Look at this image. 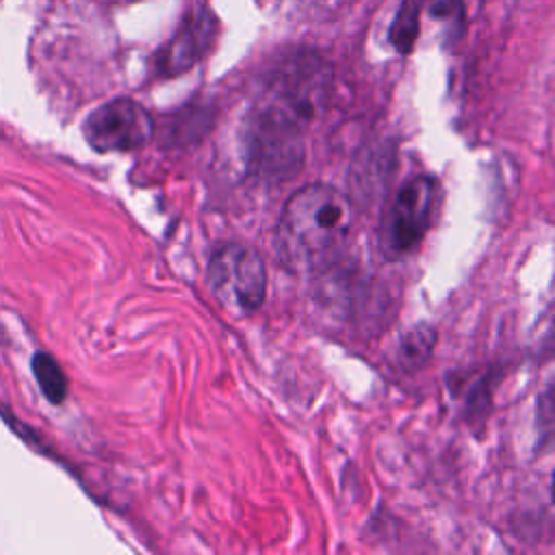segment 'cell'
<instances>
[{"instance_id":"obj_5","label":"cell","mask_w":555,"mask_h":555,"mask_svg":"<svg viewBox=\"0 0 555 555\" xmlns=\"http://www.w3.org/2000/svg\"><path fill=\"white\" fill-rule=\"evenodd\" d=\"M154 132L150 113L130 98H115L91 111L82 124L87 143L102 154L134 152L143 147Z\"/></svg>"},{"instance_id":"obj_8","label":"cell","mask_w":555,"mask_h":555,"mask_svg":"<svg viewBox=\"0 0 555 555\" xmlns=\"http://www.w3.org/2000/svg\"><path fill=\"white\" fill-rule=\"evenodd\" d=\"M421 11H423V0H403L390 24V33H388L390 43L403 54H408L414 48Z\"/></svg>"},{"instance_id":"obj_3","label":"cell","mask_w":555,"mask_h":555,"mask_svg":"<svg viewBox=\"0 0 555 555\" xmlns=\"http://www.w3.org/2000/svg\"><path fill=\"white\" fill-rule=\"evenodd\" d=\"M206 282L223 308L234 314H251L267 295V264L254 247L223 243L208 260Z\"/></svg>"},{"instance_id":"obj_1","label":"cell","mask_w":555,"mask_h":555,"mask_svg":"<svg viewBox=\"0 0 555 555\" xmlns=\"http://www.w3.org/2000/svg\"><path fill=\"white\" fill-rule=\"evenodd\" d=\"M332 65L314 50L280 59L247 117L249 163L260 176L288 178L304 163V134L330 102Z\"/></svg>"},{"instance_id":"obj_4","label":"cell","mask_w":555,"mask_h":555,"mask_svg":"<svg viewBox=\"0 0 555 555\" xmlns=\"http://www.w3.org/2000/svg\"><path fill=\"white\" fill-rule=\"evenodd\" d=\"M440 206V184L431 176H414L401 184L388 204L382 238L390 256L410 251L431 228Z\"/></svg>"},{"instance_id":"obj_7","label":"cell","mask_w":555,"mask_h":555,"mask_svg":"<svg viewBox=\"0 0 555 555\" xmlns=\"http://www.w3.org/2000/svg\"><path fill=\"white\" fill-rule=\"evenodd\" d=\"M30 369H33V375H35L43 397L50 403L59 405V403H63L67 399V390H69L67 377H65L61 364L56 362V358L52 353L37 351L33 356V360H30Z\"/></svg>"},{"instance_id":"obj_6","label":"cell","mask_w":555,"mask_h":555,"mask_svg":"<svg viewBox=\"0 0 555 555\" xmlns=\"http://www.w3.org/2000/svg\"><path fill=\"white\" fill-rule=\"evenodd\" d=\"M217 26L219 22L210 7H193L178 33L156 54V74L160 78H171L199 63L217 37Z\"/></svg>"},{"instance_id":"obj_2","label":"cell","mask_w":555,"mask_h":555,"mask_svg":"<svg viewBox=\"0 0 555 555\" xmlns=\"http://www.w3.org/2000/svg\"><path fill=\"white\" fill-rule=\"evenodd\" d=\"M353 221L349 199L330 184H306L295 191L280 215L275 251L288 271H312L325 264L345 243Z\"/></svg>"},{"instance_id":"obj_9","label":"cell","mask_w":555,"mask_h":555,"mask_svg":"<svg viewBox=\"0 0 555 555\" xmlns=\"http://www.w3.org/2000/svg\"><path fill=\"white\" fill-rule=\"evenodd\" d=\"M436 343V332L427 325H418L414 330H410L401 345H399V353H401V362L405 364H421L423 360L429 358L431 349Z\"/></svg>"}]
</instances>
